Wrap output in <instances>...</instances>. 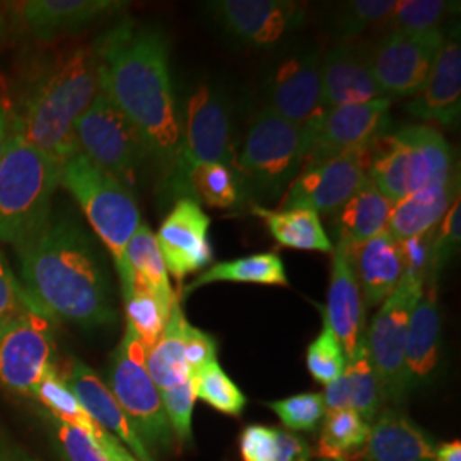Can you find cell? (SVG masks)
<instances>
[{
    "mask_svg": "<svg viewBox=\"0 0 461 461\" xmlns=\"http://www.w3.org/2000/svg\"><path fill=\"white\" fill-rule=\"evenodd\" d=\"M99 93L132 122L150 158L165 169L175 165L182 118L169 74V43L159 28L123 21L95 47Z\"/></svg>",
    "mask_w": 461,
    "mask_h": 461,
    "instance_id": "1",
    "label": "cell"
},
{
    "mask_svg": "<svg viewBox=\"0 0 461 461\" xmlns=\"http://www.w3.org/2000/svg\"><path fill=\"white\" fill-rule=\"evenodd\" d=\"M16 251L19 282L50 318L84 330L115 325L106 268L76 219L51 212L47 226Z\"/></svg>",
    "mask_w": 461,
    "mask_h": 461,
    "instance_id": "2",
    "label": "cell"
},
{
    "mask_svg": "<svg viewBox=\"0 0 461 461\" xmlns=\"http://www.w3.org/2000/svg\"><path fill=\"white\" fill-rule=\"evenodd\" d=\"M99 93L95 50H66L38 68L9 103V129L60 163L79 152L76 123Z\"/></svg>",
    "mask_w": 461,
    "mask_h": 461,
    "instance_id": "3",
    "label": "cell"
},
{
    "mask_svg": "<svg viewBox=\"0 0 461 461\" xmlns=\"http://www.w3.org/2000/svg\"><path fill=\"white\" fill-rule=\"evenodd\" d=\"M62 166L9 129L0 161V243L23 247L47 226Z\"/></svg>",
    "mask_w": 461,
    "mask_h": 461,
    "instance_id": "4",
    "label": "cell"
},
{
    "mask_svg": "<svg viewBox=\"0 0 461 461\" xmlns=\"http://www.w3.org/2000/svg\"><path fill=\"white\" fill-rule=\"evenodd\" d=\"M455 175L449 144L428 125L386 133L371 148L367 176L393 203L430 183L447 182Z\"/></svg>",
    "mask_w": 461,
    "mask_h": 461,
    "instance_id": "5",
    "label": "cell"
},
{
    "mask_svg": "<svg viewBox=\"0 0 461 461\" xmlns=\"http://www.w3.org/2000/svg\"><path fill=\"white\" fill-rule=\"evenodd\" d=\"M306 161V133L265 106L249 122L245 140L236 156L245 194L258 200H276L294 182Z\"/></svg>",
    "mask_w": 461,
    "mask_h": 461,
    "instance_id": "6",
    "label": "cell"
},
{
    "mask_svg": "<svg viewBox=\"0 0 461 461\" xmlns=\"http://www.w3.org/2000/svg\"><path fill=\"white\" fill-rule=\"evenodd\" d=\"M60 185L79 203L89 226L118 267L133 232L142 224L135 194L91 163L83 152L74 154L64 163Z\"/></svg>",
    "mask_w": 461,
    "mask_h": 461,
    "instance_id": "7",
    "label": "cell"
},
{
    "mask_svg": "<svg viewBox=\"0 0 461 461\" xmlns=\"http://www.w3.org/2000/svg\"><path fill=\"white\" fill-rule=\"evenodd\" d=\"M202 163L236 167L232 106L224 91L211 83L198 84L186 101L178 154L166 175L169 194L180 198L188 171Z\"/></svg>",
    "mask_w": 461,
    "mask_h": 461,
    "instance_id": "8",
    "label": "cell"
},
{
    "mask_svg": "<svg viewBox=\"0 0 461 461\" xmlns=\"http://www.w3.org/2000/svg\"><path fill=\"white\" fill-rule=\"evenodd\" d=\"M146 354L133 330L125 327L110 359L106 386L127 413L149 453H169L175 447V434L167 422L159 390L149 376Z\"/></svg>",
    "mask_w": 461,
    "mask_h": 461,
    "instance_id": "9",
    "label": "cell"
},
{
    "mask_svg": "<svg viewBox=\"0 0 461 461\" xmlns=\"http://www.w3.org/2000/svg\"><path fill=\"white\" fill-rule=\"evenodd\" d=\"M79 152L133 192L150 158L142 135L115 104L98 93L76 123Z\"/></svg>",
    "mask_w": 461,
    "mask_h": 461,
    "instance_id": "10",
    "label": "cell"
},
{
    "mask_svg": "<svg viewBox=\"0 0 461 461\" xmlns=\"http://www.w3.org/2000/svg\"><path fill=\"white\" fill-rule=\"evenodd\" d=\"M53 318L40 306L0 320V388L32 396L57 367Z\"/></svg>",
    "mask_w": 461,
    "mask_h": 461,
    "instance_id": "11",
    "label": "cell"
},
{
    "mask_svg": "<svg viewBox=\"0 0 461 461\" xmlns=\"http://www.w3.org/2000/svg\"><path fill=\"white\" fill-rule=\"evenodd\" d=\"M426 282L428 277L424 274L405 270L395 291L381 303V308L366 333L369 357L376 369L384 400H402L400 378L409 323Z\"/></svg>",
    "mask_w": 461,
    "mask_h": 461,
    "instance_id": "12",
    "label": "cell"
},
{
    "mask_svg": "<svg viewBox=\"0 0 461 461\" xmlns=\"http://www.w3.org/2000/svg\"><path fill=\"white\" fill-rule=\"evenodd\" d=\"M445 28L420 33L388 30L371 47V68L384 98H413L445 43Z\"/></svg>",
    "mask_w": 461,
    "mask_h": 461,
    "instance_id": "13",
    "label": "cell"
},
{
    "mask_svg": "<svg viewBox=\"0 0 461 461\" xmlns=\"http://www.w3.org/2000/svg\"><path fill=\"white\" fill-rule=\"evenodd\" d=\"M321 50L287 49L272 60L264 74L267 108L291 123L306 127L323 112Z\"/></svg>",
    "mask_w": 461,
    "mask_h": 461,
    "instance_id": "14",
    "label": "cell"
},
{
    "mask_svg": "<svg viewBox=\"0 0 461 461\" xmlns=\"http://www.w3.org/2000/svg\"><path fill=\"white\" fill-rule=\"evenodd\" d=\"M392 99L379 98L361 104L325 108L304 129L306 161L333 158L348 150L369 149L390 127Z\"/></svg>",
    "mask_w": 461,
    "mask_h": 461,
    "instance_id": "15",
    "label": "cell"
},
{
    "mask_svg": "<svg viewBox=\"0 0 461 461\" xmlns=\"http://www.w3.org/2000/svg\"><path fill=\"white\" fill-rule=\"evenodd\" d=\"M207 13L221 33L248 49H272L304 24V7L289 0H215Z\"/></svg>",
    "mask_w": 461,
    "mask_h": 461,
    "instance_id": "16",
    "label": "cell"
},
{
    "mask_svg": "<svg viewBox=\"0 0 461 461\" xmlns=\"http://www.w3.org/2000/svg\"><path fill=\"white\" fill-rule=\"evenodd\" d=\"M371 148L348 150L304 166L291 183L280 209L304 207L318 215L335 214L367 182Z\"/></svg>",
    "mask_w": 461,
    "mask_h": 461,
    "instance_id": "17",
    "label": "cell"
},
{
    "mask_svg": "<svg viewBox=\"0 0 461 461\" xmlns=\"http://www.w3.org/2000/svg\"><path fill=\"white\" fill-rule=\"evenodd\" d=\"M211 217L190 198L176 200L156 234L166 270L182 285L190 274L212 264Z\"/></svg>",
    "mask_w": 461,
    "mask_h": 461,
    "instance_id": "18",
    "label": "cell"
},
{
    "mask_svg": "<svg viewBox=\"0 0 461 461\" xmlns=\"http://www.w3.org/2000/svg\"><path fill=\"white\" fill-rule=\"evenodd\" d=\"M323 110L384 98L371 68V47L339 41L321 57Z\"/></svg>",
    "mask_w": 461,
    "mask_h": 461,
    "instance_id": "19",
    "label": "cell"
},
{
    "mask_svg": "<svg viewBox=\"0 0 461 461\" xmlns=\"http://www.w3.org/2000/svg\"><path fill=\"white\" fill-rule=\"evenodd\" d=\"M441 354V313L434 280L424 285L422 296L413 308L405 342L400 378V398L426 386L434 376Z\"/></svg>",
    "mask_w": 461,
    "mask_h": 461,
    "instance_id": "20",
    "label": "cell"
},
{
    "mask_svg": "<svg viewBox=\"0 0 461 461\" xmlns=\"http://www.w3.org/2000/svg\"><path fill=\"white\" fill-rule=\"evenodd\" d=\"M323 314L339 339L346 359L352 357L366 337V304L350 249L340 241L333 245L331 251L329 303Z\"/></svg>",
    "mask_w": 461,
    "mask_h": 461,
    "instance_id": "21",
    "label": "cell"
},
{
    "mask_svg": "<svg viewBox=\"0 0 461 461\" xmlns=\"http://www.w3.org/2000/svg\"><path fill=\"white\" fill-rule=\"evenodd\" d=\"M68 390L79 400L84 411L104 432L116 439L133 455L137 461H156L140 441L127 413L118 405L106 383L83 361L72 359L66 373H60Z\"/></svg>",
    "mask_w": 461,
    "mask_h": 461,
    "instance_id": "22",
    "label": "cell"
},
{
    "mask_svg": "<svg viewBox=\"0 0 461 461\" xmlns=\"http://www.w3.org/2000/svg\"><path fill=\"white\" fill-rule=\"evenodd\" d=\"M409 113L441 125H453L461 112V45L458 24L446 32L428 81L407 104Z\"/></svg>",
    "mask_w": 461,
    "mask_h": 461,
    "instance_id": "23",
    "label": "cell"
},
{
    "mask_svg": "<svg viewBox=\"0 0 461 461\" xmlns=\"http://www.w3.org/2000/svg\"><path fill=\"white\" fill-rule=\"evenodd\" d=\"M123 5L115 0H28L21 4L19 17L34 38L53 41L113 16Z\"/></svg>",
    "mask_w": 461,
    "mask_h": 461,
    "instance_id": "24",
    "label": "cell"
},
{
    "mask_svg": "<svg viewBox=\"0 0 461 461\" xmlns=\"http://www.w3.org/2000/svg\"><path fill=\"white\" fill-rule=\"evenodd\" d=\"M366 306H378L405 274L403 245L388 230L357 247L348 248Z\"/></svg>",
    "mask_w": 461,
    "mask_h": 461,
    "instance_id": "25",
    "label": "cell"
},
{
    "mask_svg": "<svg viewBox=\"0 0 461 461\" xmlns=\"http://www.w3.org/2000/svg\"><path fill=\"white\" fill-rule=\"evenodd\" d=\"M434 447L422 429L390 409L371 422L363 455L369 461H434Z\"/></svg>",
    "mask_w": 461,
    "mask_h": 461,
    "instance_id": "26",
    "label": "cell"
},
{
    "mask_svg": "<svg viewBox=\"0 0 461 461\" xmlns=\"http://www.w3.org/2000/svg\"><path fill=\"white\" fill-rule=\"evenodd\" d=\"M458 173L447 182L430 183L393 203L388 232L400 243L424 236L443 219L453 200L460 195Z\"/></svg>",
    "mask_w": 461,
    "mask_h": 461,
    "instance_id": "27",
    "label": "cell"
},
{
    "mask_svg": "<svg viewBox=\"0 0 461 461\" xmlns=\"http://www.w3.org/2000/svg\"><path fill=\"white\" fill-rule=\"evenodd\" d=\"M115 268L122 291L129 287L146 289L159 297L169 308L180 303L178 294L171 287L156 234L149 230L148 224H140L139 230L133 232L132 240L123 251L122 264Z\"/></svg>",
    "mask_w": 461,
    "mask_h": 461,
    "instance_id": "28",
    "label": "cell"
},
{
    "mask_svg": "<svg viewBox=\"0 0 461 461\" xmlns=\"http://www.w3.org/2000/svg\"><path fill=\"white\" fill-rule=\"evenodd\" d=\"M393 202L383 195L378 186L367 182L335 212L339 241L357 247L388 230Z\"/></svg>",
    "mask_w": 461,
    "mask_h": 461,
    "instance_id": "29",
    "label": "cell"
},
{
    "mask_svg": "<svg viewBox=\"0 0 461 461\" xmlns=\"http://www.w3.org/2000/svg\"><path fill=\"white\" fill-rule=\"evenodd\" d=\"M251 214L260 217L267 224V230L280 247L306 251H333V243L323 230L320 215L312 209H277L270 211L264 205H255Z\"/></svg>",
    "mask_w": 461,
    "mask_h": 461,
    "instance_id": "30",
    "label": "cell"
},
{
    "mask_svg": "<svg viewBox=\"0 0 461 461\" xmlns=\"http://www.w3.org/2000/svg\"><path fill=\"white\" fill-rule=\"evenodd\" d=\"M186 327L188 321L180 303H176L161 337L146 354L149 376L159 392L178 386L190 378V369L185 359Z\"/></svg>",
    "mask_w": 461,
    "mask_h": 461,
    "instance_id": "31",
    "label": "cell"
},
{
    "mask_svg": "<svg viewBox=\"0 0 461 461\" xmlns=\"http://www.w3.org/2000/svg\"><path fill=\"white\" fill-rule=\"evenodd\" d=\"M245 186L240 173L222 163H202L194 166L180 190V198H190L198 205L228 211L245 198Z\"/></svg>",
    "mask_w": 461,
    "mask_h": 461,
    "instance_id": "32",
    "label": "cell"
},
{
    "mask_svg": "<svg viewBox=\"0 0 461 461\" xmlns=\"http://www.w3.org/2000/svg\"><path fill=\"white\" fill-rule=\"evenodd\" d=\"M217 282L232 284H258V285H280L289 287V279L284 262L276 253H255L243 258L209 267L200 277L183 289V294H192L203 285Z\"/></svg>",
    "mask_w": 461,
    "mask_h": 461,
    "instance_id": "33",
    "label": "cell"
},
{
    "mask_svg": "<svg viewBox=\"0 0 461 461\" xmlns=\"http://www.w3.org/2000/svg\"><path fill=\"white\" fill-rule=\"evenodd\" d=\"M369 438V422L352 409L325 412L316 456L325 461H352Z\"/></svg>",
    "mask_w": 461,
    "mask_h": 461,
    "instance_id": "34",
    "label": "cell"
},
{
    "mask_svg": "<svg viewBox=\"0 0 461 461\" xmlns=\"http://www.w3.org/2000/svg\"><path fill=\"white\" fill-rule=\"evenodd\" d=\"M243 461H310L312 449L293 432L267 426H248L240 438Z\"/></svg>",
    "mask_w": 461,
    "mask_h": 461,
    "instance_id": "35",
    "label": "cell"
},
{
    "mask_svg": "<svg viewBox=\"0 0 461 461\" xmlns=\"http://www.w3.org/2000/svg\"><path fill=\"white\" fill-rule=\"evenodd\" d=\"M348 392H350V409L363 417L366 422L376 419L379 409L384 402L376 369L371 363L366 337L359 342L354 356L347 359L346 371Z\"/></svg>",
    "mask_w": 461,
    "mask_h": 461,
    "instance_id": "36",
    "label": "cell"
},
{
    "mask_svg": "<svg viewBox=\"0 0 461 461\" xmlns=\"http://www.w3.org/2000/svg\"><path fill=\"white\" fill-rule=\"evenodd\" d=\"M30 398L41 403V407L47 411L49 415L66 422V424H70L74 428L81 429L95 441H96L99 432L103 430L89 417V413L84 411L83 405L79 403L76 395L68 390L59 369L51 371L49 376H45V379L36 386L33 395Z\"/></svg>",
    "mask_w": 461,
    "mask_h": 461,
    "instance_id": "37",
    "label": "cell"
},
{
    "mask_svg": "<svg viewBox=\"0 0 461 461\" xmlns=\"http://www.w3.org/2000/svg\"><path fill=\"white\" fill-rule=\"evenodd\" d=\"M122 294L125 303L127 327L133 330L146 352H149L161 337L173 308L166 306L159 297L146 289L129 287L123 289Z\"/></svg>",
    "mask_w": 461,
    "mask_h": 461,
    "instance_id": "38",
    "label": "cell"
},
{
    "mask_svg": "<svg viewBox=\"0 0 461 461\" xmlns=\"http://www.w3.org/2000/svg\"><path fill=\"white\" fill-rule=\"evenodd\" d=\"M195 395L212 409L226 415H240L247 407V396L226 375L217 361L203 366L192 375Z\"/></svg>",
    "mask_w": 461,
    "mask_h": 461,
    "instance_id": "39",
    "label": "cell"
},
{
    "mask_svg": "<svg viewBox=\"0 0 461 461\" xmlns=\"http://www.w3.org/2000/svg\"><path fill=\"white\" fill-rule=\"evenodd\" d=\"M395 0H354L337 9L333 19L335 33L340 41H357L359 34L388 24L395 11Z\"/></svg>",
    "mask_w": 461,
    "mask_h": 461,
    "instance_id": "40",
    "label": "cell"
},
{
    "mask_svg": "<svg viewBox=\"0 0 461 461\" xmlns=\"http://www.w3.org/2000/svg\"><path fill=\"white\" fill-rule=\"evenodd\" d=\"M455 11L453 2L445 0H402L386 24L388 30L420 33L443 28V21Z\"/></svg>",
    "mask_w": 461,
    "mask_h": 461,
    "instance_id": "41",
    "label": "cell"
},
{
    "mask_svg": "<svg viewBox=\"0 0 461 461\" xmlns=\"http://www.w3.org/2000/svg\"><path fill=\"white\" fill-rule=\"evenodd\" d=\"M306 364L314 381L323 384H329L331 381L340 378L346 371V354L342 350L339 339L335 337L333 330L330 327L325 314H323V329L308 347Z\"/></svg>",
    "mask_w": 461,
    "mask_h": 461,
    "instance_id": "42",
    "label": "cell"
},
{
    "mask_svg": "<svg viewBox=\"0 0 461 461\" xmlns=\"http://www.w3.org/2000/svg\"><path fill=\"white\" fill-rule=\"evenodd\" d=\"M461 200L460 195L453 200L443 219L436 226L438 232L430 236L429 245V267L430 280H436L438 274L451 262L460 248L461 238Z\"/></svg>",
    "mask_w": 461,
    "mask_h": 461,
    "instance_id": "43",
    "label": "cell"
},
{
    "mask_svg": "<svg viewBox=\"0 0 461 461\" xmlns=\"http://www.w3.org/2000/svg\"><path fill=\"white\" fill-rule=\"evenodd\" d=\"M167 422L178 443L192 441V413L195 405V386L192 376L182 384L159 392Z\"/></svg>",
    "mask_w": 461,
    "mask_h": 461,
    "instance_id": "44",
    "label": "cell"
},
{
    "mask_svg": "<svg viewBox=\"0 0 461 461\" xmlns=\"http://www.w3.org/2000/svg\"><path fill=\"white\" fill-rule=\"evenodd\" d=\"M282 424L291 430H313L325 415L321 393H301L268 403Z\"/></svg>",
    "mask_w": 461,
    "mask_h": 461,
    "instance_id": "45",
    "label": "cell"
},
{
    "mask_svg": "<svg viewBox=\"0 0 461 461\" xmlns=\"http://www.w3.org/2000/svg\"><path fill=\"white\" fill-rule=\"evenodd\" d=\"M50 432L55 438L59 456L64 461H108L103 451L81 429L66 424L47 413Z\"/></svg>",
    "mask_w": 461,
    "mask_h": 461,
    "instance_id": "46",
    "label": "cell"
},
{
    "mask_svg": "<svg viewBox=\"0 0 461 461\" xmlns=\"http://www.w3.org/2000/svg\"><path fill=\"white\" fill-rule=\"evenodd\" d=\"M32 306L38 304L28 296V293L14 276L9 260L0 251V320Z\"/></svg>",
    "mask_w": 461,
    "mask_h": 461,
    "instance_id": "47",
    "label": "cell"
},
{
    "mask_svg": "<svg viewBox=\"0 0 461 461\" xmlns=\"http://www.w3.org/2000/svg\"><path fill=\"white\" fill-rule=\"evenodd\" d=\"M185 359L192 376L203 366L217 361V340L211 333L195 329L188 323L185 337Z\"/></svg>",
    "mask_w": 461,
    "mask_h": 461,
    "instance_id": "48",
    "label": "cell"
},
{
    "mask_svg": "<svg viewBox=\"0 0 461 461\" xmlns=\"http://www.w3.org/2000/svg\"><path fill=\"white\" fill-rule=\"evenodd\" d=\"M321 396H323L325 412L350 409V392H348L346 375H342L340 378L325 384V393Z\"/></svg>",
    "mask_w": 461,
    "mask_h": 461,
    "instance_id": "49",
    "label": "cell"
},
{
    "mask_svg": "<svg viewBox=\"0 0 461 461\" xmlns=\"http://www.w3.org/2000/svg\"><path fill=\"white\" fill-rule=\"evenodd\" d=\"M95 443L99 446V449L103 451L104 458L108 461H137L133 458L132 453L122 445L115 436H112L104 430L99 432Z\"/></svg>",
    "mask_w": 461,
    "mask_h": 461,
    "instance_id": "50",
    "label": "cell"
},
{
    "mask_svg": "<svg viewBox=\"0 0 461 461\" xmlns=\"http://www.w3.org/2000/svg\"><path fill=\"white\" fill-rule=\"evenodd\" d=\"M0 461H40L24 447L0 434Z\"/></svg>",
    "mask_w": 461,
    "mask_h": 461,
    "instance_id": "51",
    "label": "cell"
},
{
    "mask_svg": "<svg viewBox=\"0 0 461 461\" xmlns=\"http://www.w3.org/2000/svg\"><path fill=\"white\" fill-rule=\"evenodd\" d=\"M434 461H461L460 441H451L434 447Z\"/></svg>",
    "mask_w": 461,
    "mask_h": 461,
    "instance_id": "52",
    "label": "cell"
},
{
    "mask_svg": "<svg viewBox=\"0 0 461 461\" xmlns=\"http://www.w3.org/2000/svg\"><path fill=\"white\" fill-rule=\"evenodd\" d=\"M9 135V103L0 96V161Z\"/></svg>",
    "mask_w": 461,
    "mask_h": 461,
    "instance_id": "53",
    "label": "cell"
},
{
    "mask_svg": "<svg viewBox=\"0 0 461 461\" xmlns=\"http://www.w3.org/2000/svg\"><path fill=\"white\" fill-rule=\"evenodd\" d=\"M316 461H325V460H316Z\"/></svg>",
    "mask_w": 461,
    "mask_h": 461,
    "instance_id": "54",
    "label": "cell"
},
{
    "mask_svg": "<svg viewBox=\"0 0 461 461\" xmlns=\"http://www.w3.org/2000/svg\"><path fill=\"white\" fill-rule=\"evenodd\" d=\"M60 460H62V458H60ZM62 461H64V460H62Z\"/></svg>",
    "mask_w": 461,
    "mask_h": 461,
    "instance_id": "55",
    "label": "cell"
}]
</instances>
